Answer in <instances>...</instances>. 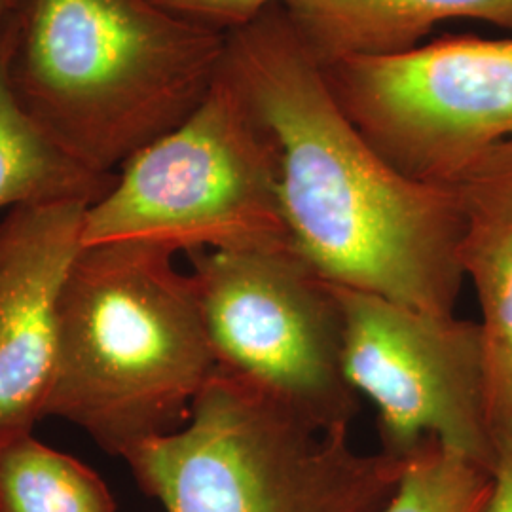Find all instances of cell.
Instances as JSON below:
<instances>
[{
  "label": "cell",
  "instance_id": "14",
  "mask_svg": "<svg viewBox=\"0 0 512 512\" xmlns=\"http://www.w3.org/2000/svg\"><path fill=\"white\" fill-rule=\"evenodd\" d=\"M492 471L427 439L408 456L397 492L378 512H486Z\"/></svg>",
  "mask_w": 512,
  "mask_h": 512
},
{
  "label": "cell",
  "instance_id": "8",
  "mask_svg": "<svg viewBox=\"0 0 512 512\" xmlns=\"http://www.w3.org/2000/svg\"><path fill=\"white\" fill-rule=\"evenodd\" d=\"M344 313V372L378 412L382 452L408 458L423 440L492 471L480 325L336 285Z\"/></svg>",
  "mask_w": 512,
  "mask_h": 512
},
{
  "label": "cell",
  "instance_id": "11",
  "mask_svg": "<svg viewBox=\"0 0 512 512\" xmlns=\"http://www.w3.org/2000/svg\"><path fill=\"white\" fill-rule=\"evenodd\" d=\"M281 6L321 65L403 54L450 19H478L512 31V0H285Z\"/></svg>",
  "mask_w": 512,
  "mask_h": 512
},
{
  "label": "cell",
  "instance_id": "6",
  "mask_svg": "<svg viewBox=\"0 0 512 512\" xmlns=\"http://www.w3.org/2000/svg\"><path fill=\"white\" fill-rule=\"evenodd\" d=\"M188 258L217 368L315 429H349L359 395L336 285L293 241Z\"/></svg>",
  "mask_w": 512,
  "mask_h": 512
},
{
  "label": "cell",
  "instance_id": "4",
  "mask_svg": "<svg viewBox=\"0 0 512 512\" xmlns=\"http://www.w3.org/2000/svg\"><path fill=\"white\" fill-rule=\"evenodd\" d=\"M164 512H378L408 458L361 454L217 368L173 433L124 456Z\"/></svg>",
  "mask_w": 512,
  "mask_h": 512
},
{
  "label": "cell",
  "instance_id": "1",
  "mask_svg": "<svg viewBox=\"0 0 512 512\" xmlns=\"http://www.w3.org/2000/svg\"><path fill=\"white\" fill-rule=\"evenodd\" d=\"M220 71L279 152V202L294 247L330 283L454 315L463 215L454 184L412 179L355 128L281 4L226 33Z\"/></svg>",
  "mask_w": 512,
  "mask_h": 512
},
{
  "label": "cell",
  "instance_id": "12",
  "mask_svg": "<svg viewBox=\"0 0 512 512\" xmlns=\"http://www.w3.org/2000/svg\"><path fill=\"white\" fill-rule=\"evenodd\" d=\"M116 173L93 171L61 147L21 105L8 74V31L0 19V211L101 200Z\"/></svg>",
  "mask_w": 512,
  "mask_h": 512
},
{
  "label": "cell",
  "instance_id": "10",
  "mask_svg": "<svg viewBox=\"0 0 512 512\" xmlns=\"http://www.w3.org/2000/svg\"><path fill=\"white\" fill-rule=\"evenodd\" d=\"M461 266L475 285L495 458L512 450V137L488 148L454 181Z\"/></svg>",
  "mask_w": 512,
  "mask_h": 512
},
{
  "label": "cell",
  "instance_id": "16",
  "mask_svg": "<svg viewBox=\"0 0 512 512\" xmlns=\"http://www.w3.org/2000/svg\"><path fill=\"white\" fill-rule=\"evenodd\" d=\"M492 480V494L486 512H512V450L497 454Z\"/></svg>",
  "mask_w": 512,
  "mask_h": 512
},
{
  "label": "cell",
  "instance_id": "7",
  "mask_svg": "<svg viewBox=\"0 0 512 512\" xmlns=\"http://www.w3.org/2000/svg\"><path fill=\"white\" fill-rule=\"evenodd\" d=\"M323 71L355 128L412 179L452 184L512 137V38L444 37Z\"/></svg>",
  "mask_w": 512,
  "mask_h": 512
},
{
  "label": "cell",
  "instance_id": "2",
  "mask_svg": "<svg viewBox=\"0 0 512 512\" xmlns=\"http://www.w3.org/2000/svg\"><path fill=\"white\" fill-rule=\"evenodd\" d=\"M2 23L21 105L107 175L198 109L226 44L154 0H14Z\"/></svg>",
  "mask_w": 512,
  "mask_h": 512
},
{
  "label": "cell",
  "instance_id": "17",
  "mask_svg": "<svg viewBox=\"0 0 512 512\" xmlns=\"http://www.w3.org/2000/svg\"><path fill=\"white\" fill-rule=\"evenodd\" d=\"M12 6H14V0H0V19L10 12Z\"/></svg>",
  "mask_w": 512,
  "mask_h": 512
},
{
  "label": "cell",
  "instance_id": "5",
  "mask_svg": "<svg viewBox=\"0 0 512 512\" xmlns=\"http://www.w3.org/2000/svg\"><path fill=\"white\" fill-rule=\"evenodd\" d=\"M124 241L175 255L293 241L274 135L220 67L198 109L129 158L86 209L82 247Z\"/></svg>",
  "mask_w": 512,
  "mask_h": 512
},
{
  "label": "cell",
  "instance_id": "3",
  "mask_svg": "<svg viewBox=\"0 0 512 512\" xmlns=\"http://www.w3.org/2000/svg\"><path fill=\"white\" fill-rule=\"evenodd\" d=\"M147 243L82 247L59 302L46 418L110 456L183 427L217 372L192 275Z\"/></svg>",
  "mask_w": 512,
  "mask_h": 512
},
{
  "label": "cell",
  "instance_id": "13",
  "mask_svg": "<svg viewBox=\"0 0 512 512\" xmlns=\"http://www.w3.org/2000/svg\"><path fill=\"white\" fill-rule=\"evenodd\" d=\"M0 512H116L107 482L33 433L0 442Z\"/></svg>",
  "mask_w": 512,
  "mask_h": 512
},
{
  "label": "cell",
  "instance_id": "9",
  "mask_svg": "<svg viewBox=\"0 0 512 512\" xmlns=\"http://www.w3.org/2000/svg\"><path fill=\"white\" fill-rule=\"evenodd\" d=\"M88 207L31 205L0 220V442L33 433L46 418L59 302Z\"/></svg>",
  "mask_w": 512,
  "mask_h": 512
},
{
  "label": "cell",
  "instance_id": "15",
  "mask_svg": "<svg viewBox=\"0 0 512 512\" xmlns=\"http://www.w3.org/2000/svg\"><path fill=\"white\" fill-rule=\"evenodd\" d=\"M169 12L217 29L220 33H230L243 25L253 23L266 10L283 4L285 0H154Z\"/></svg>",
  "mask_w": 512,
  "mask_h": 512
}]
</instances>
